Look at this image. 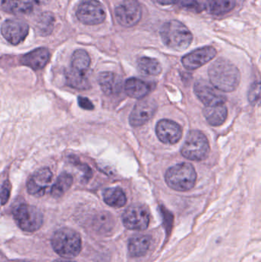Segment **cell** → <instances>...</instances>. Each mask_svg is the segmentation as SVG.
I'll use <instances>...</instances> for the list:
<instances>
[{
    "mask_svg": "<svg viewBox=\"0 0 261 262\" xmlns=\"http://www.w3.org/2000/svg\"><path fill=\"white\" fill-rule=\"evenodd\" d=\"M29 31V25L18 18L6 20L1 27L3 36L13 46L22 42L27 37Z\"/></svg>",
    "mask_w": 261,
    "mask_h": 262,
    "instance_id": "10",
    "label": "cell"
},
{
    "mask_svg": "<svg viewBox=\"0 0 261 262\" xmlns=\"http://www.w3.org/2000/svg\"><path fill=\"white\" fill-rule=\"evenodd\" d=\"M53 262H75V261H70V260L58 259V260H55V261H54Z\"/></svg>",
    "mask_w": 261,
    "mask_h": 262,
    "instance_id": "35",
    "label": "cell"
},
{
    "mask_svg": "<svg viewBox=\"0 0 261 262\" xmlns=\"http://www.w3.org/2000/svg\"><path fill=\"white\" fill-rule=\"evenodd\" d=\"M194 92L205 107L225 104V97L218 92L217 89L204 80H199L195 84Z\"/></svg>",
    "mask_w": 261,
    "mask_h": 262,
    "instance_id": "14",
    "label": "cell"
},
{
    "mask_svg": "<svg viewBox=\"0 0 261 262\" xmlns=\"http://www.w3.org/2000/svg\"><path fill=\"white\" fill-rule=\"evenodd\" d=\"M122 220L123 224L129 230H145L150 224V212L144 205H131L123 214Z\"/></svg>",
    "mask_w": 261,
    "mask_h": 262,
    "instance_id": "8",
    "label": "cell"
},
{
    "mask_svg": "<svg viewBox=\"0 0 261 262\" xmlns=\"http://www.w3.org/2000/svg\"><path fill=\"white\" fill-rule=\"evenodd\" d=\"M161 38L165 46L176 52H182L189 47L193 35L189 29L178 20H170L162 25Z\"/></svg>",
    "mask_w": 261,
    "mask_h": 262,
    "instance_id": "2",
    "label": "cell"
},
{
    "mask_svg": "<svg viewBox=\"0 0 261 262\" xmlns=\"http://www.w3.org/2000/svg\"><path fill=\"white\" fill-rule=\"evenodd\" d=\"M165 179L171 189L186 192L194 187L197 174L191 163H182L170 168L165 173Z\"/></svg>",
    "mask_w": 261,
    "mask_h": 262,
    "instance_id": "4",
    "label": "cell"
},
{
    "mask_svg": "<svg viewBox=\"0 0 261 262\" xmlns=\"http://www.w3.org/2000/svg\"><path fill=\"white\" fill-rule=\"evenodd\" d=\"M138 69L144 75L156 76L162 72V66L156 58L142 57L137 61Z\"/></svg>",
    "mask_w": 261,
    "mask_h": 262,
    "instance_id": "26",
    "label": "cell"
},
{
    "mask_svg": "<svg viewBox=\"0 0 261 262\" xmlns=\"http://www.w3.org/2000/svg\"><path fill=\"white\" fill-rule=\"evenodd\" d=\"M159 4L163 6L168 5H179L188 10L201 12L203 9V6L201 4L199 0H156Z\"/></svg>",
    "mask_w": 261,
    "mask_h": 262,
    "instance_id": "30",
    "label": "cell"
},
{
    "mask_svg": "<svg viewBox=\"0 0 261 262\" xmlns=\"http://www.w3.org/2000/svg\"><path fill=\"white\" fill-rule=\"evenodd\" d=\"M104 203L113 208H121L127 203V196L121 188H108L103 192Z\"/></svg>",
    "mask_w": 261,
    "mask_h": 262,
    "instance_id": "22",
    "label": "cell"
},
{
    "mask_svg": "<svg viewBox=\"0 0 261 262\" xmlns=\"http://www.w3.org/2000/svg\"><path fill=\"white\" fill-rule=\"evenodd\" d=\"M208 77L211 85L221 92H233L240 84V72L234 64L225 58H219L210 66Z\"/></svg>",
    "mask_w": 261,
    "mask_h": 262,
    "instance_id": "1",
    "label": "cell"
},
{
    "mask_svg": "<svg viewBox=\"0 0 261 262\" xmlns=\"http://www.w3.org/2000/svg\"><path fill=\"white\" fill-rule=\"evenodd\" d=\"M259 98H260V84L258 82L254 83L248 94V99L250 102L254 104L256 101H258Z\"/></svg>",
    "mask_w": 261,
    "mask_h": 262,
    "instance_id": "33",
    "label": "cell"
},
{
    "mask_svg": "<svg viewBox=\"0 0 261 262\" xmlns=\"http://www.w3.org/2000/svg\"><path fill=\"white\" fill-rule=\"evenodd\" d=\"M73 184V177L67 172H63L57 179L55 184L51 189V195L54 198L58 199L62 196Z\"/></svg>",
    "mask_w": 261,
    "mask_h": 262,
    "instance_id": "25",
    "label": "cell"
},
{
    "mask_svg": "<svg viewBox=\"0 0 261 262\" xmlns=\"http://www.w3.org/2000/svg\"><path fill=\"white\" fill-rule=\"evenodd\" d=\"M203 115L210 125L217 127L225 122L228 117V109L224 104L208 106L204 109Z\"/></svg>",
    "mask_w": 261,
    "mask_h": 262,
    "instance_id": "21",
    "label": "cell"
},
{
    "mask_svg": "<svg viewBox=\"0 0 261 262\" xmlns=\"http://www.w3.org/2000/svg\"><path fill=\"white\" fill-rule=\"evenodd\" d=\"M38 5V0H2L1 7L8 13L24 15L32 13Z\"/></svg>",
    "mask_w": 261,
    "mask_h": 262,
    "instance_id": "17",
    "label": "cell"
},
{
    "mask_svg": "<svg viewBox=\"0 0 261 262\" xmlns=\"http://www.w3.org/2000/svg\"><path fill=\"white\" fill-rule=\"evenodd\" d=\"M55 24V18L53 15L49 12L43 13L37 21L36 29L38 33L41 35H49L52 33Z\"/></svg>",
    "mask_w": 261,
    "mask_h": 262,
    "instance_id": "29",
    "label": "cell"
},
{
    "mask_svg": "<svg viewBox=\"0 0 261 262\" xmlns=\"http://www.w3.org/2000/svg\"><path fill=\"white\" fill-rule=\"evenodd\" d=\"M90 64V58L88 53L83 49H78L74 52L72 58L70 70L78 73L87 75Z\"/></svg>",
    "mask_w": 261,
    "mask_h": 262,
    "instance_id": "23",
    "label": "cell"
},
{
    "mask_svg": "<svg viewBox=\"0 0 261 262\" xmlns=\"http://www.w3.org/2000/svg\"><path fill=\"white\" fill-rule=\"evenodd\" d=\"M50 59V53L45 48L35 49L21 57V64L30 68L32 70L38 71L44 69Z\"/></svg>",
    "mask_w": 261,
    "mask_h": 262,
    "instance_id": "16",
    "label": "cell"
},
{
    "mask_svg": "<svg viewBox=\"0 0 261 262\" xmlns=\"http://www.w3.org/2000/svg\"><path fill=\"white\" fill-rule=\"evenodd\" d=\"M93 227L99 233H108L114 227V219L110 212H99L93 219Z\"/></svg>",
    "mask_w": 261,
    "mask_h": 262,
    "instance_id": "24",
    "label": "cell"
},
{
    "mask_svg": "<svg viewBox=\"0 0 261 262\" xmlns=\"http://www.w3.org/2000/svg\"><path fill=\"white\" fill-rule=\"evenodd\" d=\"M156 135L161 142L169 144H174L180 140L182 130L180 126L170 120L163 119L156 124Z\"/></svg>",
    "mask_w": 261,
    "mask_h": 262,
    "instance_id": "15",
    "label": "cell"
},
{
    "mask_svg": "<svg viewBox=\"0 0 261 262\" xmlns=\"http://www.w3.org/2000/svg\"><path fill=\"white\" fill-rule=\"evenodd\" d=\"M52 178L53 174L49 168H41L38 169L28 181V192L33 196H43L45 194Z\"/></svg>",
    "mask_w": 261,
    "mask_h": 262,
    "instance_id": "13",
    "label": "cell"
},
{
    "mask_svg": "<svg viewBox=\"0 0 261 262\" xmlns=\"http://www.w3.org/2000/svg\"><path fill=\"white\" fill-rule=\"evenodd\" d=\"M157 110V104L153 99H146L136 103L130 115V125L140 127L150 121Z\"/></svg>",
    "mask_w": 261,
    "mask_h": 262,
    "instance_id": "11",
    "label": "cell"
},
{
    "mask_svg": "<svg viewBox=\"0 0 261 262\" xmlns=\"http://www.w3.org/2000/svg\"><path fill=\"white\" fill-rule=\"evenodd\" d=\"M14 220L21 230L27 232H36L43 224L41 211L28 204H20L13 211Z\"/></svg>",
    "mask_w": 261,
    "mask_h": 262,
    "instance_id": "6",
    "label": "cell"
},
{
    "mask_svg": "<svg viewBox=\"0 0 261 262\" xmlns=\"http://www.w3.org/2000/svg\"><path fill=\"white\" fill-rule=\"evenodd\" d=\"M66 81L67 85L78 90H87L90 87L87 75L74 72L70 69L66 72Z\"/></svg>",
    "mask_w": 261,
    "mask_h": 262,
    "instance_id": "28",
    "label": "cell"
},
{
    "mask_svg": "<svg viewBox=\"0 0 261 262\" xmlns=\"http://www.w3.org/2000/svg\"><path fill=\"white\" fill-rule=\"evenodd\" d=\"M52 246L59 256L65 258H75L81 251V236L73 229L62 228L54 234Z\"/></svg>",
    "mask_w": 261,
    "mask_h": 262,
    "instance_id": "3",
    "label": "cell"
},
{
    "mask_svg": "<svg viewBox=\"0 0 261 262\" xmlns=\"http://www.w3.org/2000/svg\"><path fill=\"white\" fill-rule=\"evenodd\" d=\"M142 8L137 0H124L115 9L118 23L125 28L133 27L142 18Z\"/></svg>",
    "mask_w": 261,
    "mask_h": 262,
    "instance_id": "9",
    "label": "cell"
},
{
    "mask_svg": "<svg viewBox=\"0 0 261 262\" xmlns=\"http://www.w3.org/2000/svg\"><path fill=\"white\" fill-rule=\"evenodd\" d=\"M150 246H151V237L150 235H136L129 240V253L134 258L144 256L148 252Z\"/></svg>",
    "mask_w": 261,
    "mask_h": 262,
    "instance_id": "19",
    "label": "cell"
},
{
    "mask_svg": "<svg viewBox=\"0 0 261 262\" xmlns=\"http://www.w3.org/2000/svg\"><path fill=\"white\" fill-rule=\"evenodd\" d=\"M210 152L209 142L206 136L199 130H192L187 135L181 152L185 158L193 161H202Z\"/></svg>",
    "mask_w": 261,
    "mask_h": 262,
    "instance_id": "5",
    "label": "cell"
},
{
    "mask_svg": "<svg viewBox=\"0 0 261 262\" xmlns=\"http://www.w3.org/2000/svg\"><path fill=\"white\" fill-rule=\"evenodd\" d=\"M98 79L101 90L106 95H117L121 92L122 80L116 74L110 72H101Z\"/></svg>",
    "mask_w": 261,
    "mask_h": 262,
    "instance_id": "18",
    "label": "cell"
},
{
    "mask_svg": "<svg viewBox=\"0 0 261 262\" xmlns=\"http://www.w3.org/2000/svg\"><path fill=\"white\" fill-rule=\"evenodd\" d=\"M217 55V51L212 46H205L196 49L182 58L184 67L188 70H196L209 62Z\"/></svg>",
    "mask_w": 261,
    "mask_h": 262,
    "instance_id": "12",
    "label": "cell"
},
{
    "mask_svg": "<svg viewBox=\"0 0 261 262\" xmlns=\"http://www.w3.org/2000/svg\"><path fill=\"white\" fill-rule=\"evenodd\" d=\"M76 15L83 24L93 26L102 23L107 14L98 0H82L77 9Z\"/></svg>",
    "mask_w": 261,
    "mask_h": 262,
    "instance_id": "7",
    "label": "cell"
},
{
    "mask_svg": "<svg viewBox=\"0 0 261 262\" xmlns=\"http://www.w3.org/2000/svg\"><path fill=\"white\" fill-rule=\"evenodd\" d=\"M11 189H12V184L9 180H5L0 185V203L3 206L9 201Z\"/></svg>",
    "mask_w": 261,
    "mask_h": 262,
    "instance_id": "31",
    "label": "cell"
},
{
    "mask_svg": "<svg viewBox=\"0 0 261 262\" xmlns=\"http://www.w3.org/2000/svg\"><path fill=\"white\" fill-rule=\"evenodd\" d=\"M72 163L82 172L84 180H85L86 182L88 181L91 178L92 174H93L91 169L85 163H81L76 157H72Z\"/></svg>",
    "mask_w": 261,
    "mask_h": 262,
    "instance_id": "32",
    "label": "cell"
},
{
    "mask_svg": "<svg viewBox=\"0 0 261 262\" xmlns=\"http://www.w3.org/2000/svg\"><path fill=\"white\" fill-rule=\"evenodd\" d=\"M78 102L80 107L84 109V110L91 111L94 108L93 104H92L91 101L88 98H84V97H78Z\"/></svg>",
    "mask_w": 261,
    "mask_h": 262,
    "instance_id": "34",
    "label": "cell"
},
{
    "mask_svg": "<svg viewBox=\"0 0 261 262\" xmlns=\"http://www.w3.org/2000/svg\"><path fill=\"white\" fill-rule=\"evenodd\" d=\"M151 91V86L143 80L129 78L125 82V92L130 98L141 99L145 98Z\"/></svg>",
    "mask_w": 261,
    "mask_h": 262,
    "instance_id": "20",
    "label": "cell"
},
{
    "mask_svg": "<svg viewBox=\"0 0 261 262\" xmlns=\"http://www.w3.org/2000/svg\"><path fill=\"white\" fill-rule=\"evenodd\" d=\"M236 6V0H207L210 13L222 15L231 12Z\"/></svg>",
    "mask_w": 261,
    "mask_h": 262,
    "instance_id": "27",
    "label": "cell"
}]
</instances>
